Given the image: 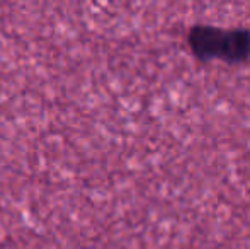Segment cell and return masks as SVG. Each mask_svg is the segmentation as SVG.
Wrapping results in <instances>:
<instances>
[{
  "label": "cell",
  "mask_w": 250,
  "mask_h": 249,
  "mask_svg": "<svg viewBox=\"0 0 250 249\" xmlns=\"http://www.w3.org/2000/svg\"><path fill=\"white\" fill-rule=\"evenodd\" d=\"M192 48L198 55H223V57L238 58V55H245L249 51V36L244 34L238 38L237 34H223L213 29H196L191 38Z\"/></svg>",
  "instance_id": "1"
}]
</instances>
